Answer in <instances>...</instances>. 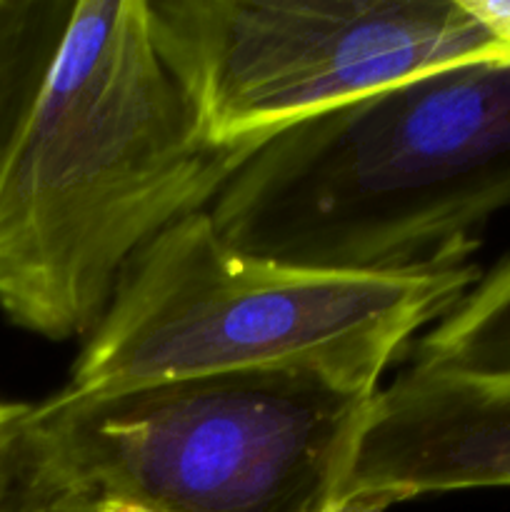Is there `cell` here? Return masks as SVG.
I'll return each mask as SVG.
<instances>
[{
  "instance_id": "obj_6",
  "label": "cell",
  "mask_w": 510,
  "mask_h": 512,
  "mask_svg": "<svg viewBox=\"0 0 510 512\" xmlns=\"http://www.w3.org/2000/svg\"><path fill=\"white\" fill-rule=\"evenodd\" d=\"M470 488H510V390L410 365L370 403L338 512Z\"/></svg>"
},
{
  "instance_id": "obj_1",
  "label": "cell",
  "mask_w": 510,
  "mask_h": 512,
  "mask_svg": "<svg viewBox=\"0 0 510 512\" xmlns=\"http://www.w3.org/2000/svg\"><path fill=\"white\" fill-rule=\"evenodd\" d=\"M265 140L205 138L148 0H78L0 175L5 318L53 343L88 338L130 260L208 210Z\"/></svg>"
},
{
  "instance_id": "obj_8",
  "label": "cell",
  "mask_w": 510,
  "mask_h": 512,
  "mask_svg": "<svg viewBox=\"0 0 510 512\" xmlns=\"http://www.w3.org/2000/svg\"><path fill=\"white\" fill-rule=\"evenodd\" d=\"M413 368L510 390V258L420 338Z\"/></svg>"
},
{
  "instance_id": "obj_7",
  "label": "cell",
  "mask_w": 510,
  "mask_h": 512,
  "mask_svg": "<svg viewBox=\"0 0 510 512\" xmlns=\"http://www.w3.org/2000/svg\"><path fill=\"white\" fill-rule=\"evenodd\" d=\"M98 503L43 400H0V512H93Z\"/></svg>"
},
{
  "instance_id": "obj_11",
  "label": "cell",
  "mask_w": 510,
  "mask_h": 512,
  "mask_svg": "<svg viewBox=\"0 0 510 512\" xmlns=\"http://www.w3.org/2000/svg\"><path fill=\"white\" fill-rule=\"evenodd\" d=\"M93 512H170L163 508H153V505L138 503V500L128 498H100Z\"/></svg>"
},
{
  "instance_id": "obj_5",
  "label": "cell",
  "mask_w": 510,
  "mask_h": 512,
  "mask_svg": "<svg viewBox=\"0 0 510 512\" xmlns=\"http://www.w3.org/2000/svg\"><path fill=\"white\" fill-rule=\"evenodd\" d=\"M155 48L220 145L510 50L465 0H148Z\"/></svg>"
},
{
  "instance_id": "obj_9",
  "label": "cell",
  "mask_w": 510,
  "mask_h": 512,
  "mask_svg": "<svg viewBox=\"0 0 510 512\" xmlns=\"http://www.w3.org/2000/svg\"><path fill=\"white\" fill-rule=\"evenodd\" d=\"M78 0H0V175L45 88Z\"/></svg>"
},
{
  "instance_id": "obj_4",
  "label": "cell",
  "mask_w": 510,
  "mask_h": 512,
  "mask_svg": "<svg viewBox=\"0 0 510 512\" xmlns=\"http://www.w3.org/2000/svg\"><path fill=\"white\" fill-rule=\"evenodd\" d=\"M378 390L318 368H263L43 403L98 498L170 512H338Z\"/></svg>"
},
{
  "instance_id": "obj_3",
  "label": "cell",
  "mask_w": 510,
  "mask_h": 512,
  "mask_svg": "<svg viewBox=\"0 0 510 512\" xmlns=\"http://www.w3.org/2000/svg\"><path fill=\"white\" fill-rule=\"evenodd\" d=\"M478 278L473 263L430 273L293 268L235 250L200 210L130 260L58 395L90 400L263 368H318L378 390L388 365Z\"/></svg>"
},
{
  "instance_id": "obj_2",
  "label": "cell",
  "mask_w": 510,
  "mask_h": 512,
  "mask_svg": "<svg viewBox=\"0 0 510 512\" xmlns=\"http://www.w3.org/2000/svg\"><path fill=\"white\" fill-rule=\"evenodd\" d=\"M510 208V58L468 60L270 135L208 208L240 253L335 273L468 265Z\"/></svg>"
},
{
  "instance_id": "obj_10",
  "label": "cell",
  "mask_w": 510,
  "mask_h": 512,
  "mask_svg": "<svg viewBox=\"0 0 510 512\" xmlns=\"http://www.w3.org/2000/svg\"><path fill=\"white\" fill-rule=\"evenodd\" d=\"M465 8L510 50V0H465Z\"/></svg>"
}]
</instances>
